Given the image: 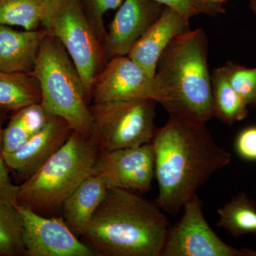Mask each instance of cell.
Returning <instances> with one entry per match:
<instances>
[{
    "label": "cell",
    "mask_w": 256,
    "mask_h": 256,
    "mask_svg": "<svg viewBox=\"0 0 256 256\" xmlns=\"http://www.w3.org/2000/svg\"><path fill=\"white\" fill-rule=\"evenodd\" d=\"M32 74L40 82L41 105L47 114L62 118L84 137L96 138L80 74L62 44L48 34L42 40Z\"/></svg>",
    "instance_id": "obj_5"
},
{
    "label": "cell",
    "mask_w": 256,
    "mask_h": 256,
    "mask_svg": "<svg viewBox=\"0 0 256 256\" xmlns=\"http://www.w3.org/2000/svg\"><path fill=\"white\" fill-rule=\"evenodd\" d=\"M94 102L150 99L159 104L160 94L154 77L128 56L111 58L96 76Z\"/></svg>",
    "instance_id": "obj_11"
},
{
    "label": "cell",
    "mask_w": 256,
    "mask_h": 256,
    "mask_svg": "<svg viewBox=\"0 0 256 256\" xmlns=\"http://www.w3.org/2000/svg\"><path fill=\"white\" fill-rule=\"evenodd\" d=\"M50 117L41 104L24 108L12 116L31 138L44 127Z\"/></svg>",
    "instance_id": "obj_24"
},
{
    "label": "cell",
    "mask_w": 256,
    "mask_h": 256,
    "mask_svg": "<svg viewBox=\"0 0 256 256\" xmlns=\"http://www.w3.org/2000/svg\"><path fill=\"white\" fill-rule=\"evenodd\" d=\"M23 222L25 255L94 256L95 252L79 240L64 218H46L26 207L16 205Z\"/></svg>",
    "instance_id": "obj_10"
},
{
    "label": "cell",
    "mask_w": 256,
    "mask_h": 256,
    "mask_svg": "<svg viewBox=\"0 0 256 256\" xmlns=\"http://www.w3.org/2000/svg\"><path fill=\"white\" fill-rule=\"evenodd\" d=\"M158 186L156 204L175 216L216 172L230 164L232 154L214 140L206 124L172 117L151 141Z\"/></svg>",
    "instance_id": "obj_1"
},
{
    "label": "cell",
    "mask_w": 256,
    "mask_h": 256,
    "mask_svg": "<svg viewBox=\"0 0 256 256\" xmlns=\"http://www.w3.org/2000/svg\"><path fill=\"white\" fill-rule=\"evenodd\" d=\"M249 8L256 15V0L249 1Z\"/></svg>",
    "instance_id": "obj_29"
},
{
    "label": "cell",
    "mask_w": 256,
    "mask_h": 256,
    "mask_svg": "<svg viewBox=\"0 0 256 256\" xmlns=\"http://www.w3.org/2000/svg\"><path fill=\"white\" fill-rule=\"evenodd\" d=\"M108 188L100 175L92 174L86 178L64 201V220L77 236H82L94 214L105 198Z\"/></svg>",
    "instance_id": "obj_16"
},
{
    "label": "cell",
    "mask_w": 256,
    "mask_h": 256,
    "mask_svg": "<svg viewBox=\"0 0 256 256\" xmlns=\"http://www.w3.org/2000/svg\"><path fill=\"white\" fill-rule=\"evenodd\" d=\"M42 26L68 52L80 74L88 100L96 76L110 57L107 37L86 12L82 0H52Z\"/></svg>",
    "instance_id": "obj_6"
},
{
    "label": "cell",
    "mask_w": 256,
    "mask_h": 256,
    "mask_svg": "<svg viewBox=\"0 0 256 256\" xmlns=\"http://www.w3.org/2000/svg\"><path fill=\"white\" fill-rule=\"evenodd\" d=\"M164 8L154 0H124L107 33L106 46L111 58L128 56Z\"/></svg>",
    "instance_id": "obj_12"
},
{
    "label": "cell",
    "mask_w": 256,
    "mask_h": 256,
    "mask_svg": "<svg viewBox=\"0 0 256 256\" xmlns=\"http://www.w3.org/2000/svg\"><path fill=\"white\" fill-rule=\"evenodd\" d=\"M72 131L65 120L50 116L44 127L22 148L2 154L8 168L25 181L64 146Z\"/></svg>",
    "instance_id": "obj_13"
},
{
    "label": "cell",
    "mask_w": 256,
    "mask_h": 256,
    "mask_svg": "<svg viewBox=\"0 0 256 256\" xmlns=\"http://www.w3.org/2000/svg\"><path fill=\"white\" fill-rule=\"evenodd\" d=\"M230 85L248 106L256 108V67L228 60L223 66Z\"/></svg>",
    "instance_id": "obj_22"
},
{
    "label": "cell",
    "mask_w": 256,
    "mask_h": 256,
    "mask_svg": "<svg viewBox=\"0 0 256 256\" xmlns=\"http://www.w3.org/2000/svg\"><path fill=\"white\" fill-rule=\"evenodd\" d=\"M122 2L124 0H98L94 6L89 8L90 18L102 36H107V32L102 23V16L106 12L118 8Z\"/></svg>",
    "instance_id": "obj_27"
},
{
    "label": "cell",
    "mask_w": 256,
    "mask_h": 256,
    "mask_svg": "<svg viewBox=\"0 0 256 256\" xmlns=\"http://www.w3.org/2000/svg\"><path fill=\"white\" fill-rule=\"evenodd\" d=\"M234 150L239 158L248 162H256V126L244 128L234 141Z\"/></svg>",
    "instance_id": "obj_25"
},
{
    "label": "cell",
    "mask_w": 256,
    "mask_h": 256,
    "mask_svg": "<svg viewBox=\"0 0 256 256\" xmlns=\"http://www.w3.org/2000/svg\"><path fill=\"white\" fill-rule=\"evenodd\" d=\"M98 0H87L88 4V8H92L96 4Z\"/></svg>",
    "instance_id": "obj_31"
},
{
    "label": "cell",
    "mask_w": 256,
    "mask_h": 256,
    "mask_svg": "<svg viewBox=\"0 0 256 256\" xmlns=\"http://www.w3.org/2000/svg\"><path fill=\"white\" fill-rule=\"evenodd\" d=\"M3 152V130L2 128L1 122H0V154Z\"/></svg>",
    "instance_id": "obj_28"
},
{
    "label": "cell",
    "mask_w": 256,
    "mask_h": 256,
    "mask_svg": "<svg viewBox=\"0 0 256 256\" xmlns=\"http://www.w3.org/2000/svg\"><path fill=\"white\" fill-rule=\"evenodd\" d=\"M94 174L105 180L108 188L144 193L156 178L154 153L151 142L142 146L101 151Z\"/></svg>",
    "instance_id": "obj_9"
},
{
    "label": "cell",
    "mask_w": 256,
    "mask_h": 256,
    "mask_svg": "<svg viewBox=\"0 0 256 256\" xmlns=\"http://www.w3.org/2000/svg\"><path fill=\"white\" fill-rule=\"evenodd\" d=\"M8 168L2 154H0V202L16 206L20 186L12 182Z\"/></svg>",
    "instance_id": "obj_26"
},
{
    "label": "cell",
    "mask_w": 256,
    "mask_h": 256,
    "mask_svg": "<svg viewBox=\"0 0 256 256\" xmlns=\"http://www.w3.org/2000/svg\"><path fill=\"white\" fill-rule=\"evenodd\" d=\"M217 212L218 226L232 236L256 234V203L244 192L232 197Z\"/></svg>",
    "instance_id": "obj_19"
},
{
    "label": "cell",
    "mask_w": 256,
    "mask_h": 256,
    "mask_svg": "<svg viewBox=\"0 0 256 256\" xmlns=\"http://www.w3.org/2000/svg\"><path fill=\"white\" fill-rule=\"evenodd\" d=\"M100 152L97 138L72 131L64 146L20 185L16 205L41 215L60 210L70 194L94 174Z\"/></svg>",
    "instance_id": "obj_4"
},
{
    "label": "cell",
    "mask_w": 256,
    "mask_h": 256,
    "mask_svg": "<svg viewBox=\"0 0 256 256\" xmlns=\"http://www.w3.org/2000/svg\"><path fill=\"white\" fill-rule=\"evenodd\" d=\"M166 8L178 12L185 18L191 20L198 15L217 16L224 14V5L212 2L207 0H154Z\"/></svg>",
    "instance_id": "obj_23"
},
{
    "label": "cell",
    "mask_w": 256,
    "mask_h": 256,
    "mask_svg": "<svg viewBox=\"0 0 256 256\" xmlns=\"http://www.w3.org/2000/svg\"><path fill=\"white\" fill-rule=\"evenodd\" d=\"M206 32L196 28L176 36L156 64L159 104L172 117L206 124L214 118L212 74Z\"/></svg>",
    "instance_id": "obj_3"
},
{
    "label": "cell",
    "mask_w": 256,
    "mask_h": 256,
    "mask_svg": "<svg viewBox=\"0 0 256 256\" xmlns=\"http://www.w3.org/2000/svg\"><path fill=\"white\" fill-rule=\"evenodd\" d=\"M46 32L16 31L0 24V72L32 73Z\"/></svg>",
    "instance_id": "obj_15"
},
{
    "label": "cell",
    "mask_w": 256,
    "mask_h": 256,
    "mask_svg": "<svg viewBox=\"0 0 256 256\" xmlns=\"http://www.w3.org/2000/svg\"><path fill=\"white\" fill-rule=\"evenodd\" d=\"M198 195L183 207V214L170 226L161 256H252V250L226 244L210 228Z\"/></svg>",
    "instance_id": "obj_8"
},
{
    "label": "cell",
    "mask_w": 256,
    "mask_h": 256,
    "mask_svg": "<svg viewBox=\"0 0 256 256\" xmlns=\"http://www.w3.org/2000/svg\"><path fill=\"white\" fill-rule=\"evenodd\" d=\"M156 100L108 101L89 106L101 151L151 142L156 132Z\"/></svg>",
    "instance_id": "obj_7"
},
{
    "label": "cell",
    "mask_w": 256,
    "mask_h": 256,
    "mask_svg": "<svg viewBox=\"0 0 256 256\" xmlns=\"http://www.w3.org/2000/svg\"><path fill=\"white\" fill-rule=\"evenodd\" d=\"M190 20L165 6L158 20L134 45L128 56L152 77L163 52L174 38L191 30Z\"/></svg>",
    "instance_id": "obj_14"
},
{
    "label": "cell",
    "mask_w": 256,
    "mask_h": 256,
    "mask_svg": "<svg viewBox=\"0 0 256 256\" xmlns=\"http://www.w3.org/2000/svg\"><path fill=\"white\" fill-rule=\"evenodd\" d=\"M41 101V88L33 74L0 72V110L16 112Z\"/></svg>",
    "instance_id": "obj_17"
},
{
    "label": "cell",
    "mask_w": 256,
    "mask_h": 256,
    "mask_svg": "<svg viewBox=\"0 0 256 256\" xmlns=\"http://www.w3.org/2000/svg\"><path fill=\"white\" fill-rule=\"evenodd\" d=\"M23 222L16 206L0 202V256H18L26 252Z\"/></svg>",
    "instance_id": "obj_21"
},
{
    "label": "cell",
    "mask_w": 256,
    "mask_h": 256,
    "mask_svg": "<svg viewBox=\"0 0 256 256\" xmlns=\"http://www.w3.org/2000/svg\"><path fill=\"white\" fill-rule=\"evenodd\" d=\"M207 1L212 2L216 3V4L224 5V3L226 2L227 0H207Z\"/></svg>",
    "instance_id": "obj_30"
},
{
    "label": "cell",
    "mask_w": 256,
    "mask_h": 256,
    "mask_svg": "<svg viewBox=\"0 0 256 256\" xmlns=\"http://www.w3.org/2000/svg\"><path fill=\"white\" fill-rule=\"evenodd\" d=\"M212 88L214 118L229 126L246 118L248 106L230 85L224 66L212 72Z\"/></svg>",
    "instance_id": "obj_18"
},
{
    "label": "cell",
    "mask_w": 256,
    "mask_h": 256,
    "mask_svg": "<svg viewBox=\"0 0 256 256\" xmlns=\"http://www.w3.org/2000/svg\"><path fill=\"white\" fill-rule=\"evenodd\" d=\"M170 226L156 202L109 188L82 237L97 256H161Z\"/></svg>",
    "instance_id": "obj_2"
},
{
    "label": "cell",
    "mask_w": 256,
    "mask_h": 256,
    "mask_svg": "<svg viewBox=\"0 0 256 256\" xmlns=\"http://www.w3.org/2000/svg\"><path fill=\"white\" fill-rule=\"evenodd\" d=\"M52 0H0V24L37 30Z\"/></svg>",
    "instance_id": "obj_20"
}]
</instances>
